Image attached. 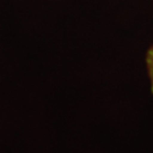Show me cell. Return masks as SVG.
I'll use <instances>...</instances> for the list:
<instances>
[{"label":"cell","instance_id":"1","mask_svg":"<svg viewBox=\"0 0 153 153\" xmlns=\"http://www.w3.org/2000/svg\"><path fill=\"white\" fill-rule=\"evenodd\" d=\"M146 67H148V74L151 83V91L153 93V47L149 49L146 53Z\"/></svg>","mask_w":153,"mask_h":153}]
</instances>
